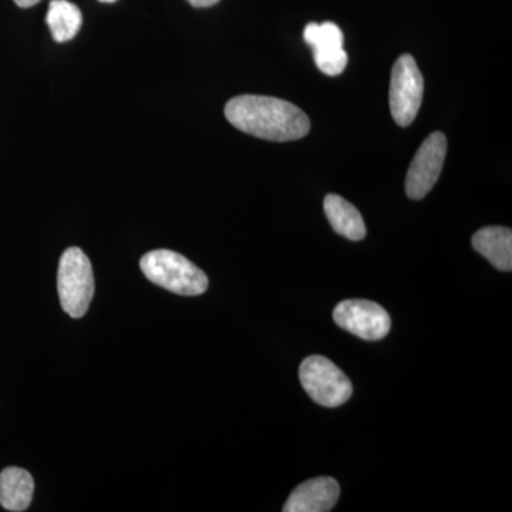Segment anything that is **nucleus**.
Wrapping results in <instances>:
<instances>
[{"mask_svg": "<svg viewBox=\"0 0 512 512\" xmlns=\"http://www.w3.org/2000/svg\"><path fill=\"white\" fill-rule=\"evenodd\" d=\"M225 117L242 133L286 143L301 140L311 130L305 111L276 97L242 94L228 101Z\"/></svg>", "mask_w": 512, "mask_h": 512, "instance_id": "1", "label": "nucleus"}, {"mask_svg": "<svg viewBox=\"0 0 512 512\" xmlns=\"http://www.w3.org/2000/svg\"><path fill=\"white\" fill-rule=\"evenodd\" d=\"M148 281L183 296L202 295L208 289V276L185 256L168 249L148 252L140 261Z\"/></svg>", "mask_w": 512, "mask_h": 512, "instance_id": "2", "label": "nucleus"}, {"mask_svg": "<svg viewBox=\"0 0 512 512\" xmlns=\"http://www.w3.org/2000/svg\"><path fill=\"white\" fill-rule=\"evenodd\" d=\"M57 289L63 311L74 319L83 318L94 296V275L92 262L82 249L72 247L63 252Z\"/></svg>", "mask_w": 512, "mask_h": 512, "instance_id": "3", "label": "nucleus"}, {"mask_svg": "<svg viewBox=\"0 0 512 512\" xmlns=\"http://www.w3.org/2000/svg\"><path fill=\"white\" fill-rule=\"evenodd\" d=\"M302 387L313 402L323 407H339L352 397L348 376L325 356H309L299 367Z\"/></svg>", "mask_w": 512, "mask_h": 512, "instance_id": "4", "label": "nucleus"}, {"mask_svg": "<svg viewBox=\"0 0 512 512\" xmlns=\"http://www.w3.org/2000/svg\"><path fill=\"white\" fill-rule=\"evenodd\" d=\"M424 79L412 55L397 59L390 80V113L400 127L416 120L423 103Z\"/></svg>", "mask_w": 512, "mask_h": 512, "instance_id": "5", "label": "nucleus"}, {"mask_svg": "<svg viewBox=\"0 0 512 512\" xmlns=\"http://www.w3.org/2000/svg\"><path fill=\"white\" fill-rule=\"evenodd\" d=\"M447 156V138L434 131L421 144L406 177V194L410 200H423L439 181Z\"/></svg>", "mask_w": 512, "mask_h": 512, "instance_id": "6", "label": "nucleus"}, {"mask_svg": "<svg viewBox=\"0 0 512 512\" xmlns=\"http://www.w3.org/2000/svg\"><path fill=\"white\" fill-rule=\"evenodd\" d=\"M333 320L339 328L370 342L386 338L392 328V319L386 309L365 299L340 302L333 311Z\"/></svg>", "mask_w": 512, "mask_h": 512, "instance_id": "7", "label": "nucleus"}, {"mask_svg": "<svg viewBox=\"0 0 512 512\" xmlns=\"http://www.w3.org/2000/svg\"><path fill=\"white\" fill-rule=\"evenodd\" d=\"M303 39L312 47L320 72L326 76H339L345 72L349 57L343 47L345 36L336 23H309L303 32Z\"/></svg>", "mask_w": 512, "mask_h": 512, "instance_id": "8", "label": "nucleus"}, {"mask_svg": "<svg viewBox=\"0 0 512 512\" xmlns=\"http://www.w3.org/2000/svg\"><path fill=\"white\" fill-rule=\"evenodd\" d=\"M340 487L332 477H318L295 488L284 512H328L338 503Z\"/></svg>", "mask_w": 512, "mask_h": 512, "instance_id": "9", "label": "nucleus"}, {"mask_svg": "<svg viewBox=\"0 0 512 512\" xmlns=\"http://www.w3.org/2000/svg\"><path fill=\"white\" fill-rule=\"evenodd\" d=\"M478 254L490 261L494 268L510 272L512 269V231L505 227H485L471 239Z\"/></svg>", "mask_w": 512, "mask_h": 512, "instance_id": "10", "label": "nucleus"}, {"mask_svg": "<svg viewBox=\"0 0 512 512\" xmlns=\"http://www.w3.org/2000/svg\"><path fill=\"white\" fill-rule=\"evenodd\" d=\"M323 210L336 234L350 241H362L366 237V225L362 214L345 198L329 194L323 201Z\"/></svg>", "mask_w": 512, "mask_h": 512, "instance_id": "11", "label": "nucleus"}, {"mask_svg": "<svg viewBox=\"0 0 512 512\" xmlns=\"http://www.w3.org/2000/svg\"><path fill=\"white\" fill-rule=\"evenodd\" d=\"M35 481L28 471L9 467L0 473V505L5 510L26 511L32 503Z\"/></svg>", "mask_w": 512, "mask_h": 512, "instance_id": "12", "label": "nucleus"}, {"mask_svg": "<svg viewBox=\"0 0 512 512\" xmlns=\"http://www.w3.org/2000/svg\"><path fill=\"white\" fill-rule=\"evenodd\" d=\"M46 23L57 43L69 42L82 28L83 15L72 2L52 0L47 10Z\"/></svg>", "mask_w": 512, "mask_h": 512, "instance_id": "13", "label": "nucleus"}, {"mask_svg": "<svg viewBox=\"0 0 512 512\" xmlns=\"http://www.w3.org/2000/svg\"><path fill=\"white\" fill-rule=\"evenodd\" d=\"M194 8H211V6L217 5L220 0H187Z\"/></svg>", "mask_w": 512, "mask_h": 512, "instance_id": "14", "label": "nucleus"}, {"mask_svg": "<svg viewBox=\"0 0 512 512\" xmlns=\"http://www.w3.org/2000/svg\"><path fill=\"white\" fill-rule=\"evenodd\" d=\"M40 0H15L16 5L19 6V8H32V6L37 5Z\"/></svg>", "mask_w": 512, "mask_h": 512, "instance_id": "15", "label": "nucleus"}, {"mask_svg": "<svg viewBox=\"0 0 512 512\" xmlns=\"http://www.w3.org/2000/svg\"><path fill=\"white\" fill-rule=\"evenodd\" d=\"M100 2H103V3H113V2H117V0H100Z\"/></svg>", "mask_w": 512, "mask_h": 512, "instance_id": "16", "label": "nucleus"}]
</instances>
